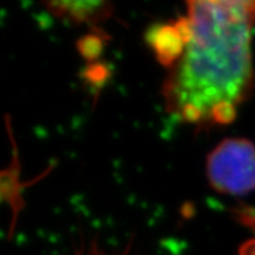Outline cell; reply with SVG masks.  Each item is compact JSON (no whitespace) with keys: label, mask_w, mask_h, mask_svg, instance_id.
<instances>
[{"label":"cell","mask_w":255,"mask_h":255,"mask_svg":"<svg viewBox=\"0 0 255 255\" xmlns=\"http://www.w3.org/2000/svg\"><path fill=\"white\" fill-rule=\"evenodd\" d=\"M186 20L181 16L178 20L167 24L155 25L147 33V43L156 56V60L169 68L175 63L186 42Z\"/></svg>","instance_id":"obj_3"},{"label":"cell","mask_w":255,"mask_h":255,"mask_svg":"<svg viewBox=\"0 0 255 255\" xmlns=\"http://www.w3.org/2000/svg\"><path fill=\"white\" fill-rule=\"evenodd\" d=\"M211 188L227 195L255 190V144L246 138H227L206 159Z\"/></svg>","instance_id":"obj_2"},{"label":"cell","mask_w":255,"mask_h":255,"mask_svg":"<svg viewBox=\"0 0 255 255\" xmlns=\"http://www.w3.org/2000/svg\"><path fill=\"white\" fill-rule=\"evenodd\" d=\"M76 255H111V254H107V253H103L101 249L98 248V244L95 241H91L90 245L89 246H84L82 249H80ZM121 255H129V253L125 252L123 253Z\"/></svg>","instance_id":"obj_5"},{"label":"cell","mask_w":255,"mask_h":255,"mask_svg":"<svg viewBox=\"0 0 255 255\" xmlns=\"http://www.w3.org/2000/svg\"><path fill=\"white\" fill-rule=\"evenodd\" d=\"M44 5L59 18L94 27L110 18L114 12L112 4L107 1H51Z\"/></svg>","instance_id":"obj_4"},{"label":"cell","mask_w":255,"mask_h":255,"mask_svg":"<svg viewBox=\"0 0 255 255\" xmlns=\"http://www.w3.org/2000/svg\"><path fill=\"white\" fill-rule=\"evenodd\" d=\"M185 20L186 42L161 85L165 110L197 129L231 124L254 88L255 1L190 0Z\"/></svg>","instance_id":"obj_1"},{"label":"cell","mask_w":255,"mask_h":255,"mask_svg":"<svg viewBox=\"0 0 255 255\" xmlns=\"http://www.w3.org/2000/svg\"><path fill=\"white\" fill-rule=\"evenodd\" d=\"M239 255H255V237L248 240L240 246Z\"/></svg>","instance_id":"obj_6"}]
</instances>
